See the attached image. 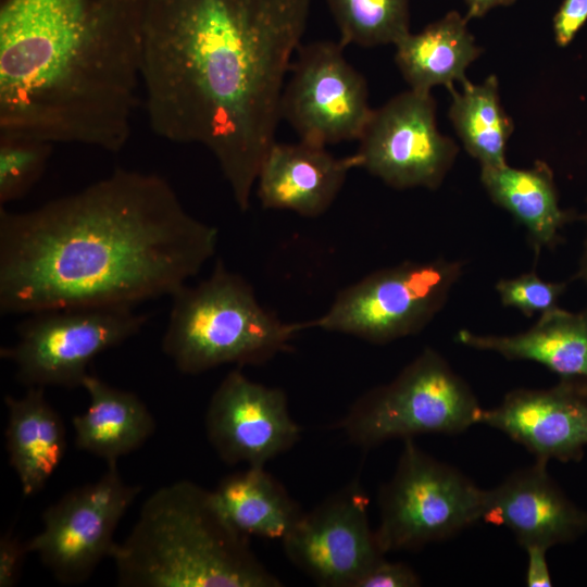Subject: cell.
Instances as JSON below:
<instances>
[{
    "label": "cell",
    "mask_w": 587,
    "mask_h": 587,
    "mask_svg": "<svg viewBox=\"0 0 587 587\" xmlns=\"http://www.w3.org/2000/svg\"><path fill=\"white\" fill-rule=\"evenodd\" d=\"M311 0H151L140 85L152 130L215 158L241 211L275 142Z\"/></svg>",
    "instance_id": "1"
},
{
    "label": "cell",
    "mask_w": 587,
    "mask_h": 587,
    "mask_svg": "<svg viewBox=\"0 0 587 587\" xmlns=\"http://www.w3.org/2000/svg\"><path fill=\"white\" fill-rule=\"evenodd\" d=\"M217 240L165 178L117 168L29 211L0 208V311L134 308L171 297Z\"/></svg>",
    "instance_id": "2"
},
{
    "label": "cell",
    "mask_w": 587,
    "mask_h": 587,
    "mask_svg": "<svg viewBox=\"0 0 587 587\" xmlns=\"http://www.w3.org/2000/svg\"><path fill=\"white\" fill-rule=\"evenodd\" d=\"M122 587H279L221 510L213 490L179 480L142 504L110 557Z\"/></svg>",
    "instance_id": "3"
},
{
    "label": "cell",
    "mask_w": 587,
    "mask_h": 587,
    "mask_svg": "<svg viewBox=\"0 0 587 587\" xmlns=\"http://www.w3.org/2000/svg\"><path fill=\"white\" fill-rule=\"evenodd\" d=\"M151 0H0V47L45 73L87 77L140 48Z\"/></svg>",
    "instance_id": "4"
},
{
    "label": "cell",
    "mask_w": 587,
    "mask_h": 587,
    "mask_svg": "<svg viewBox=\"0 0 587 587\" xmlns=\"http://www.w3.org/2000/svg\"><path fill=\"white\" fill-rule=\"evenodd\" d=\"M162 351L183 374L225 364L259 365L288 350L304 329L258 301L251 285L218 260L208 278L172 296Z\"/></svg>",
    "instance_id": "5"
},
{
    "label": "cell",
    "mask_w": 587,
    "mask_h": 587,
    "mask_svg": "<svg viewBox=\"0 0 587 587\" xmlns=\"http://www.w3.org/2000/svg\"><path fill=\"white\" fill-rule=\"evenodd\" d=\"M484 409L469 384L432 348L389 383L354 401L338 427L355 446L425 434L455 435L480 424Z\"/></svg>",
    "instance_id": "6"
},
{
    "label": "cell",
    "mask_w": 587,
    "mask_h": 587,
    "mask_svg": "<svg viewBox=\"0 0 587 587\" xmlns=\"http://www.w3.org/2000/svg\"><path fill=\"white\" fill-rule=\"evenodd\" d=\"M397 467L378 494L375 535L386 554L446 540L483 519L486 489L404 439Z\"/></svg>",
    "instance_id": "7"
},
{
    "label": "cell",
    "mask_w": 587,
    "mask_h": 587,
    "mask_svg": "<svg viewBox=\"0 0 587 587\" xmlns=\"http://www.w3.org/2000/svg\"><path fill=\"white\" fill-rule=\"evenodd\" d=\"M460 261H405L377 270L344 288L328 310L303 322L351 335L373 344H387L423 330L446 304L462 275Z\"/></svg>",
    "instance_id": "8"
},
{
    "label": "cell",
    "mask_w": 587,
    "mask_h": 587,
    "mask_svg": "<svg viewBox=\"0 0 587 587\" xmlns=\"http://www.w3.org/2000/svg\"><path fill=\"white\" fill-rule=\"evenodd\" d=\"M146 322L132 307L40 311L18 324L16 341L0 354L28 387H82L93 359L136 336Z\"/></svg>",
    "instance_id": "9"
},
{
    "label": "cell",
    "mask_w": 587,
    "mask_h": 587,
    "mask_svg": "<svg viewBox=\"0 0 587 587\" xmlns=\"http://www.w3.org/2000/svg\"><path fill=\"white\" fill-rule=\"evenodd\" d=\"M140 491L127 484L117 464L109 463L96 482L76 487L42 514V528L27 541L57 580L77 585L87 580L115 546V529Z\"/></svg>",
    "instance_id": "10"
},
{
    "label": "cell",
    "mask_w": 587,
    "mask_h": 587,
    "mask_svg": "<svg viewBox=\"0 0 587 587\" xmlns=\"http://www.w3.org/2000/svg\"><path fill=\"white\" fill-rule=\"evenodd\" d=\"M344 48L319 40L296 53L280 116L302 141L327 147L358 140L372 114L366 80L347 61Z\"/></svg>",
    "instance_id": "11"
},
{
    "label": "cell",
    "mask_w": 587,
    "mask_h": 587,
    "mask_svg": "<svg viewBox=\"0 0 587 587\" xmlns=\"http://www.w3.org/2000/svg\"><path fill=\"white\" fill-rule=\"evenodd\" d=\"M359 140V167L396 189H437L458 147L439 133L430 92L403 91L372 111Z\"/></svg>",
    "instance_id": "12"
},
{
    "label": "cell",
    "mask_w": 587,
    "mask_h": 587,
    "mask_svg": "<svg viewBox=\"0 0 587 587\" xmlns=\"http://www.w3.org/2000/svg\"><path fill=\"white\" fill-rule=\"evenodd\" d=\"M369 499L352 480L304 512L282 540L289 561L325 587H357L385 557L367 516Z\"/></svg>",
    "instance_id": "13"
},
{
    "label": "cell",
    "mask_w": 587,
    "mask_h": 587,
    "mask_svg": "<svg viewBox=\"0 0 587 587\" xmlns=\"http://www.w3.org/2000/svg\"><path fill=\"white\" fill-rule=\"evenodd\" d=\"M204 426L217 455L232 465L265 466L301 437L285 391L254 382L238 369L214 390Z\"/></svg>",
    "instance_id": "14"
},
{
    "label": "cell",
    "mask_w": 587,
    "mask_h": 587,
    "mask_svg": "<svg viewBox=\"0 0 587 587\" xmlns=\"http://www.w3.org/2000/svg\"><path fill=\"white\" fill-rule=\"evenodd\" d=\"M480 424L502 432L537 461L578 462L587 448V380L513 389L498 405L484 409Z\"/></svg>",
    "instance_id": "15"
},
{
    "label": "cell",
    "mask_w": 587,
    "mask_h": 587,
    "mask_svg": "<svg viewBox=\"0 0 587 587\" xmlns=\"http://www.w3.org/2000/svg\"><path fill=\"white\" fill-rule=\"evenodd\" d=\"M482 520L507 527L523 548L550 549L587 533V512L549 475L547 463L537 460L486 490Z\"/></svg>",
    "instance_id": "16"
},
{
    "label": "cell",
    "mask_w": 587,
    "mask_h": 587,
    "mask_svg": "<svg viewBox=\"0 0 587 587\" xmlns=\"http://www.w3.org/2000/svg\"><path fill=\"white\" fill-rule=\"evenodd\" d=\"M355 167H359L355 154L336 158L326 147L302 140L275 141L260 166L257 193L265 209L320 216L332 205L348 173Z\"/></svg>",
    "instance_id": "17"
},
{
    "label": "cell",
    "mask_w": 587,
    "mask_h": 587,
    "mask_svg": "<svg viewBox=\"0 0 587 587\" xmlns=\"http://www.w3.org/2000/svg\"><path fill=\"white\" fill-rule=\"evenodd\" d=\"M455 341L498 353L510 361L536 362L560 379L587 380V307L579 312L557 307L540 314L527 330L513 335H483L460 329Z\"/></svg>",
    "instance_id": "18"
},
{
    "label": "cell",
    "mask_w": 587,
    "mask_h": 587,
    "mask_svg": "<svg viewBox=\"0 0 587 587\" xmlns=\"http://www.w3.org/2000/svg\"><path fill=\"white\" fill-rule=\"evenodd\" d=\"M5 448L25 496L40 491L66 451V432L43 387H28L22 397L7 396Z\"/></svg>",
    "instance_id": "19"
},
{
    "label": "cell",
    "mask_w": 587,
    "mask_h": 587,
    "mask_svg": "<svg viewBox=\"0 0 587 587\" xmlns=\"http://www.w3.org/2000/svg\"><path fill=\"white\" fill-rule=\"evenodd\" d=\"M82 387L88 394L89 405L72 420L78 449L108 464L116 463L154 433V417L136 394L113 387L91 374L85 377Z\"/></svg>",
    "instance_id": "20"
},
{
    "label": "cell",
    "mask_w": 587,
    "mask_h": 587,
    "mask_svg": "<svg viewBox=\"0 0 587 587\" xmlns=\"http://www.w3.org/2000/svg\"><path fill=\"white\" fill-rule=\"evenodd\" d=\"M395 47L402 77L410 89L422 92L464 83L467 67L482 52L467 28V20L457 11L448 12L420 33L410 32Z\"/></svg>",
    "instance_id": "21"
},
{
    "label": "cell",
    "mask_w": 587,
    "mask_h": 587,
    "mask_svg": "<svg viewBox=\"0 0 587 587\" xmlns=\"http://www.w3.org/2000/svg\"><path fill=\"white\" fill-rule=\"evenodd\" d=\"M480 182L490 199L525 227L536 254L557 246L572 214L560 208L553 174L546 163L537 161L532 168L508 163L483 166Z\"/></svg>",
    "instance_id": "22"
},
{
    "label": "cell",
    "mask_w": 587,
    "mask_h": 587,
    "mask_svg": "<svg viewBox=\"0 0 587 587\" xmlns=\"http://www.w3.org/2000/svg\"><path fill=\"white\" fill-rule=\"evenodd\" d=\"M213 492L228 522L248 537L283 540L304 514L264 466L225 476Z\"/></svg>",
    "instance_id": "23"
},
{
    "label": "cell",
    "mask_w": 587,
    "mask_h": 587,
    "mask_svg": "<svg viewBox=\"0 0 587 587\" xmlns=\"http://www.w3.org/2000/svg\"><path fill=\"white\" fill-rule=\"evenodd\" d=\"M461 85V91L449 89V118L464 149L480 167L505 164L513 123L501 104L497 76L490 75L480 84L466 79Z\"/></svg>",
    "instance_id": "24"
},
{
    "label": "cell",
    "mask_w": 587,
    "mask_h": 587,
    "mask_svg": "<svg viewBox=\"0 0 587 587\" xmlns=\"http://www.w3.org/2000/svg\"><path fill=\"white\" fill-rule=\"evenodd\" d=\"M346 47L396 45L410 33V0H326Z\"/></svg>",
    "instance_id": "25"
},
{
    "label": "cell",
    "mask_w": 587,
    "mask_h": 587,
    "mask_svg": "<svg viewBox=\"0 0 587 587\" xmlns=\"http://www.w3.org/2000/svg\"><path fill=\"white\" fill-rule=\"evenodd\" d=\"M45 139L0 133V204L22 199L40 179L53 150Z\"/></svg>",
    "instance_id": "26"
},
{
    "label": "cell",
    "mask_w": 587,
    "mask_h": 587,
    "mask_svg": "<svg viewBox=\"0 0 587 587\" xmlns=\"http://www.w3.org/2000/svg\"><path fill=\"white\" fill-rule=\"evenodd\" d=\"M502 305L514 308L527 317L545 313L558 307L566 283L541 279L534 271L512 278H502L496 284Z\"/></svg>",
    "instance_id": "27"
},
{
    "label": "cell",
    "mask_w": 587,
    "mask_h": 587,
    "mask_svg": "<svg viewBox=\"0 0 587 587\" xmlns=\"http://www.w3.org/2000/svg\"><path fill=\"white\" fill-rule=\"evenodd\" d=\"M420 585V577L408 564L390 562L384 558L359 580L357 587H416Z\"/></svg>",
    "instance_id": "28"
},
{
    "label": "cell",
    "mask_w": 587,
    "mask_h": 587,
    "mask_svg": "<svg viewBox=\"0 0 587 587\" xmlns=\"http://www.w3.org/2000/svg\"><path fill=\"white\" fill-rule=\"evenodd\" d=\"M28 552L27 542H23L11 530L1 537L0 587H13L16 585Z\"/></svg>",
    "instance_id": "29"
},
{
    "label": "cell",
    "mask_w": 587,
    "mask_h": 587,
    "mask_svg": "<svg viewBox=\"0 0 587 587\" xmlns=\"http://www.w3.org/2000/svg\"><path fill=\"white\" fill-rule=\"evenodd\" d=\"M587 21V0H563L553 16L554 40L566 47Z\"/></svg>",
    "instance_id": "30"
},
{
    "label": "cell",
    "mask_w": 587,
    "mask_h": 587,
    "mask_svg": "<svg viewBox=\"0 0 587 587\" xmlns=\"http://www.w3.org/2000/svg\"><path fill=\"white\" fill-rule=\"evenodd\" d=\"M527 553L525 583L528 587L552 586L551 574L547 561L548 548L533 545L524 548Z\"/></svg>",
    "instance_id": "31"
},
{
    "label": "cell",
    "mask_w": 587,
    "mask_h": 587,
    "mask_svg": "<svg viewBox=\"0 0 587 587\" xmlns=\"http://www.w3.org/2000/svg\"><path fill=\"white\" fill-rule=\"evenodd\" d=\"M466 4L465 18L482 17L490 10L497 7H505L514 3L516 0H464Z\"/></svg>",
    "instance_id": "32"
},
{
    "label": "cell",
    "mask_w": 587,
    "mask_h": 587,
    "mask_svg": "<svg viewBox=\"0 0 587 587\" xmlns=\"http://www.w3.org/2000/svg\"><path fill=\"white\" fill-rule=\"evenodd\" d=\"M586 232L583 241L582 255L579 258L578 268L576 272V278L582 280L587 286V210L584 216Z\"/></svg>",
    "instance_id": "33"
}]
</instances>
